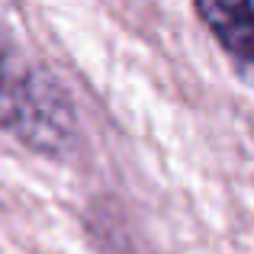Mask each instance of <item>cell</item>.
<instances>
[{"label": "cell", "mask_w": 254, "mask_h": 254, "mask_svg": "<svg viewBox=\"0 0 254 254\" xmlns=\"http://www.w3.org/2000/svg\"><path fill=\"white\" fill-rule=\"evenodd\" d=\"M199 23L212 32L219 45L238 62V68H251L254 52V13L251 0H193Z\"/></svg>", "instance_id": "cell-2"}, {"label": "cell", "mask_w": 254, "mask_h": 254, "mask_svg": "<svg viewBox=\"0 0 254 254\" xmlns=\"http://www.w3.org/2000/svg\"><path fill=\"white\" fill-rule=\"evenodd\" d=\"M0 129L42 155H64L74 142V106L0 16Z\"/></svg>", "instance_id": "cell-1"}]
</instances>
